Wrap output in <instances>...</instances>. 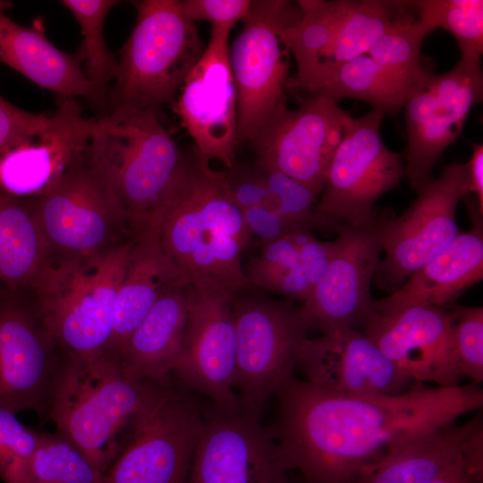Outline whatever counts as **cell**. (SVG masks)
<instances>
[{
  "instance_id": "obj_1",
  "label": "cell",
  "mask_w": 483,
  "mask_h": 483,
  "mask_svg": "<svg viewBox=\"0 0 483 483\" xmlns=\"http://www.w3.org/2000/svg\"><path fill=\"white\" fill-rule=\"evenodd\" d=\"M275 394L278 413L269 430L302 483H355L391 446L483 406L474 383L452 388L419 383L395 395H347L292 374Z\"/></svg>"
},
{
  "instance_id": "obj_2",
  "label": "cell",
  "mask_w": 483,
  "mask_h": 483,
  "mask_svg": "<svg viewBox=\"0 0 483 483\" xmlns=\"http://www.w3.org/2000/svg\"><path fill=\"white\" fill-rule=\"evenodd\" d=\"M149 219L157 225L163 253L191 285L232 295L250 287L241 256L252 237L226 172L214 170L195 148L183 154Z\"/></svg>"
},
{
  "instance_id": "obj_3",
  "label": "cell",
  "mask_w": 483,
  "mask_h": 483,
  "mask_svg": "<svg viewBox=\"0 0 483 483\" xmlns=\"http://www.w3.org/2000/svg\"><path fill=\"white\" fill-rule=\"evenodd\" d=\"M154 382L129 378L118 359L85 360L66 350L55 378L47 420L102 474L119 440L146 402Z\"/></svg>"
},
{
  "instance_id": "obj_4",
  "label": "cell",
  "mask_w": 483,
  "mask_h": 483,
  "mask_svg": "<svg viewBox=\"0 0 483 483\" xmlns=\"http://www.w3.org/2000/svg\"><path fill=\"white\" fill-rule=\"evenodd\" d=\"M136 237L91 257L49 260L24 293L56 341L82 359L106 352L117 293Z\"/></svg>"
},
{
  "instance_id": "obj_5",
  "label": "cell",
  "mask_w": 483,
  "mask_h": 483,
  "mask_svg": "<svg viewBox=\"0 0 483 483\" xmlns=\"http://www.w3.org/2000/svg\"><path fill=\"white\" fill-rule=\"evenodd\" d=\"M87 153L122 208L140 230L170 187L183 154L156 114L147 108L120 107Z\"/></svg>"
},
{
  "instance_id": "obj_6",
  "label": "cell",
  "mask_w": 483,
  "mask_h": 483,
  "mask_svg": "<svg viewBox=\"0 0 483 483\" xmlns=\"http://www.w3.org/2000/svg\"><path fill=\"white\" fill-rule=\"evenodd\" d=\"M137 20L123 47L109 102L111 109L155 110L173 104L205 47L179 0L134 2Z\"/></svg>"
},
{
  "instance_id": "obj_7",
  "label": "cell",
  "mask_w": 483,
  "mask_h": 483,
  "mask_svg": "<svg viewBox=\"0 0 483 483\" xmlns=\"http://www.w3.org/2000/svg\"><path fill=\"white\" fill-rule=\"evenodd\" d=\"M49 260L106 252L139 232L91 162L87 148L41 195L29 198Z\"/></svg>"
},
{
  "instance_id": "obj_8",
  "label": "cell",
  "mask_w": 483,
  "mask_h": 483,
  "mask_svg": "<svg viewBox=\"0 0 483 483\" xmlns=\"http://www.w3.org/2000/svg\"><path fill=\"white\" fill-rule=\"evenodd\" d=\"M171 376L125 428L99 483H187L202 408Z\"/></svg>"
},
{
  "instance_id": "obj_9",
  "label": "cell",
  "mask_w": 483,
  "mask_h": 483,
  "mask_svg": "<svg viewBox=\"0 0 483 483\" xmlns=\"http://www.w3.org/2000/svg\"><path fill=\"white\" fill-rule=\"evenodd\" d=\"M232 311L233 390L241 410L261 419L271 396L293 374L309 327L292 301L272 300L251 286L233 295Z\"/></svg>"
},
{
  "instance_id": "obj_10",
  "label": "cell",
  "mask_w": 483,
  "mask_h": 483,
  "mask_svg": "<svg viewBox=\"0 0 483 483\" xmlns=\"http://www.w3.org/2000/svg\"><path fill=\"white\" fill-rule=\"evenodd\" d=\"M299 5L289 1H252L243 27L229 53L237 91V141H252L285 102L290 50L281 30L300 19Z\"/></svg>"
},
{
  "instance_id": "obj_11",
  "label": "cell",
  "mask_w": 483,
  "mask_h": 483,
  "mask_svg": "<svg viewBox=\"0 0 483 483\" xmlns=\"http://www.w3.org/2000/svg\"><path fill=\"white\" fill-rule=\"evenodd\" d=\"M385 114L372 109L353 118L329 164L318 213L326 230L359 225L378 215L374 204L404 175L403 157L388 149L380 135Z\"/></svg>"
},
{
  "instance_id": "obj_12",
  "label": "cell",
  "mask_w": 483,
  "mask_h": 483,
  "mask_svg": "<svg viewBox=\"0 0 483 483\" xmlns=\"http://www.w3.org/2000/svg\"><path fill=\"white\" fill-rule=\"evenodd\" d=\"M416 192L408 208L398 216H388L382 226L385 257L374 280L377 288L391 293L459 234L456 209L471 193L467 164L447 165Z\"/></svg>"
},
{
  "instance_id": "obj_13",
  "label": "cell",
  "mask_w": 483,
  "mask_h": 483,
  "mask_svg": "<svg viewBox=\"0 0 483 483\" xmlns=\"http://www.w3.org/2000/svg\"><path fill=\"white\" fill-rule=\"evenodd\" d=\"M353 117L336 100L314 94L290 109L280 105L256 134L257 162L284 174L314 196L322 193L332 157Z\"/></svg>"
},
{
  "instance_id": "obj_14",
  "label": "cell",
  "mask_w": 483,
  "mask_h": 483,
  "mask_svg": "<svg viewBox=\"0 0 483 483\" xmlns=\"http://www.w3.org/2000/svg\"><path fill=\"white\" fill-rule=\"evenodd\" d=\"M482 97L480 57L463 55L450 71L434 74L409 96L403 106L404 174L415 191L433 179L436 160L460 136L470 109Z\"/></svg>"
},
{
  "instance_id": "obj_15",
  "label": "cell",
  "mask_w": 483,
  "mask_h": 483,
  "mask_svg": "<svg viewBox=\"0 0 483 483\" xmlns=\"http://www.w3.org/2000/svg\"><path fill=\"white\" fill-rule=\"evenodd\" d=\"M66 348L42 323L29 297H0V405L36 412L46 421Z\"/></svg>"
},
{
  "instance_id": "obj_16",
  "label": "cell",
  "mask_w": 483,
  "mask_h": 483,
  "mask_svg": "<svg viewBox=\"0 0 483 483\" xmlns=\"http://www.w3.org/2000/svg\"><path fill=\"white\" fill-rule=\"evenodd\" d=\"M187 483H292L280 447L261 419L211 403Z\"/></svg>"
},
{
  "instance_id": "obj_17",
  "label": "cell",
  "mask_w": 483,
  "mask_h": 483,
  "mask_svg": "<svg viewBox=\"0 0 483 483\" xmlns=\"http://www.w3.org/2000/svg\"><path fill=\"white\" fill-rule=\"evenodd\" d=\"M388 212L371 222L343 225L322 277L301 306L309 328L323 334L362 328L370 311V286L382 251L381 232Z\"/></svg>"
},
{
  "instance_id": "obj_18",
  "label": "cell",
  "mask_w": 483,
  "mask_h": 483,
  "mask_svg": "<svg viewBox=\"0 0 483 483\" xmlns=\"http://www.w3.org/2000/svg\"><path fill=\"white\" fill-rule=\"evenodd\" d=\"M232 294L189 286L182 351L172 373L188 391L229 411L241 409L233 390L236 332Z\"/></svg>"
},
{
  "instance_id": "obj_19",
  "label": "cell",
  "mask_w": 483,
  "mask_h": 483,
  "mask_svg": "<svg viewBox=\"0 0 483 483\" xmlns=\"http://www.w3.org/2000/svg\"><path fill=\"white\" fill-rule=\"evenodd\" d=\"M231 30L212 28L208 46L181 85L174 101L182 126L195 148L227 170L235 162L237 91L230 65Z\"/></svg>"
},
{
  "instance_id": "obj_20",
  "label": "cell",
  "mask_w": 483,
  "mask_h": 483,
  "mask_svg": "<svg viewBox=\"0 0 483 483\" xmlns=\"http://www.w3.org/2000/svg\"><path fill=\"white\" fill-rule=\"evenodd\" d=\"M363 333L409 378L438 387L460 386L461 374L447 307L410 305L370 309Z\"/></svg>"
},
{
  "instance_id": "obj_21",
  "label": "cell",
  "mask_w": 483,
  "mask_h": 483,
  "mask_svg": "<svg viewBox=\"0 0 483 483\" xmlns=\"http://www.w3.org/2000/svg\"><path fill=\"white\" fill-rule=\"evenodd\" d=\"M104 124V117H84L74 97H60L47 127L0 149V192L18 198L41 195Z\"/></svg>"
},
{
  "instance_id": "obj_22",
  "label": "cell",
  "mask_w": 483,
  "mask_h": 483,
  "mask_svg": "<svg viewBox=\"0 0 483 483\" xmlns=\"http://www.w3.org/2000/svg\"><path fill=\"white\" fill-rule=\"evenodd\" d=\"M297 367L305 381L347 395H395L419 383L399 371L377 346L356 328L306 338Z\"/></svg>"
},
{
  "instance_id": "obj_23",
  "label": "cell",
  "mask_w": 483,
  "mask_h": 483,
  "mask_svg": "<svg viewBox=\"0 0 483 483\" xmlns=\"http://www.w3.org/2000/svg\"><path fill=\"white\" fill-rule=\"evenodd\" d=\"M225 172L233 199L261 244L301 230H326L317 197L297 181L258 162Z\"/></svg>"
},
{
  "instance_id": "obj_24",
  "label": "cell",
  "mask_w": 483,
  "mask_h": 483,
  "mask_svg": "<svg viewBox=\"0 0 483 483\" xmlns=\"http://www.w3.org/2000/svg\"><path fill=\"white\" fill-rule=\"evenodd\" d=\"M481 414L418 433L391 446L355 483H431L462 460L483 474Z\"/></svg>"
},
{
  "instance_id": "obj_25",
  "label": "cell",
  "mask_w": 483,
  "mask_h": 483,
  "mask_svg": "<svg viewBox=\"0 0 483 483\" xmlns=\"http://www.w3.org/2000/svg\"><path fill=\"white\" fill-rule=\"evenodd\" d=\"M472 227L459 233L443 250L412 273L394 292L373 300L370 309L410 305L446 307L483 278L482 213L476 200L468 203Z\"/></svg>"
},
{
  "instance_id": "obj_26",
  "label": "cell",
  "mask_w": 483,
  "mask_h": 483,
  "mask_svg": "<svg viewBox=\"0 0 483 483\" xmlns=\"http://www.w3.org/2000/svg\"><path fill=\"white\" fill-rule=\"evenodd\" d=\"M12 5L0 0V63L60 97H82L102 106L82 68L83 57L53 45L38 27H25L6 14Z\"/></svg>"
},
{
  "instance_id": "obj_27",
  "label": "cell",
  "mask_w": 483,
  "mask_h": 483,
  "mask_svg": "<svg viewBox=\"0 0 483 483\" xmlns=\"http://www.w3.org/2000/svg\"><path fill=\"white\" fill-rule=\"evenodd\" d=\"M189 286L185 279L169 285L127 340L119 361L129 378L157 383L171 377L182 346Z\"/></svg>"
},
{
  "instance_id": "obj_28",
  "label": "cell",
  "mask_w": 483,
  "mask_h": 483,
  "mask_svg": "<svg viewBox=\"0 0 483 483\" xmlns=\"http://www.w3.org/2000/svg\"><path fill=\"white\" fill-rule=\"evenodd\" d=\"M181 279L185 278L163 253L157 225L149 219L139 232L130 254L117 293L111 337L105 354L119 360L127 340L160 295Z\"/></svg>"
},
{
  "instance_id": "obj_29",
  "label": "cell",
  "mask_w": 483,
  "mask_h": 483,
  "mask_svg": "<svg viewBox=\"0 0 483 483\" xmlns=\"http://www.w3.org/2000/svg\"><path fill=\"white\" fill-rule=\"evenodd\" d=\"M335 250V241H320L311 231L301 230L261 244L246 277L257 290L304 301L325 273Z\"/></svg>"
},
{
  "instance_id": "obj_30",
  "label": "cell",
  "mask_w": 483,
  "mask_h": 483,
  "mask_svg": "<svg viewBox=\"0 0 483 483\" xmlns=\"http://www.w3.org/2000/svg\"><path fill=\"white\" fill-rule=\"evenodd\" d=\"M414 1L348 0L343 19L328 46L302 72L288 80L286 89L309 90L338 66L366 55L391 28L413 15Z\"/></svg>"
},
{
  "instance_id": "obj_31",
  "label": "cell",
  "mask_w": 483,
  "mask_h": 483,
  "mask_svg": "<svg viewBox=\"0 0 483 483\" xmlns=\"http://www.w3.org/2000/svg\"><path fill=\"white\" fill-rule=\"evenodd\" d=\"M48 259L29 198L0 192V284L27 293Z\"/></svg>"
},
{
  "instance_id": "obj_32",
  "label": "cell",
  "mask_w": 483,
  "mask_h": 483,
  "mask_svg": "<svg viewBox=\"0 0 483 483\" xmlns=\"http://www.w3.org/2000/svg\"><path fill=\"white\" fill-rule=\"evenodd\" d=\"M335 100L364 101L386 114H396L411 91L380 68L369 55L356 57L330 72L309 90Z\"/></svg>"
},
{
  "instance_id": "obj_33",
  "label": "cell",
  "mask_w": 483,
  "mask_h": 483,
  "mask_svg": "<svg viewBox=\"0 0 483 483\" xmlns=\"http://www.w3.org/2000/svg\"><path fill=\"white\" fill-rule=\"evenodd\" d=\"M430 32L418 18L405 21L388 30L366 55L412 93L434 75L421 54Z\"/></svg>"
},
{
  "instance_id": "obj_34",
  "label": "cell",
  "mask_w": 483,
  "mask_h": 483,
  "mask_svg": "<svg viewBox=\"0 0 483 483\" xmlns=\"http://www.w3.org/2000/svg\"><path fill=\"white\" fill-rule=\"evenodd\" d=\"M348 0H300V19L281 30L293 54L297 72L306 70L331 44L346 12Z\"/></svg>"
},
{
  "instance_id": "obj_35",
  "label": "cell",
  "mask_w": 483,
  "mask_h": 483,
  "mask_svg": "<svg viewBox=\"0 0 483 483\" xmlns=\"http://www.w3.org/2000/svg\"><path fill=\"white\" fill-rule=\"evenodd\" d=\"M118 3L116 0L62 1L80 27L83 41L80 50L84 72L102 105L108 85L114 80L118 68L117 59L106 44L104 23L109 10Z\"/></svg>"
},
{
  "instance_id": "obj_36",
  "label": "cell",
  "mask_w": 483,
  "mask_h": 483,
  "mask_svg": "<svg viewBox=\"0 0 483 483\" xmlns=\"http://www.w3.org/2000/svg\"><path fill=\"white\" fill-rule=\"evenodd\" d=\"M419 21L432 32L441 28L454 37L461 55L480 57L483 53L482 0L414 1Z\"/></svg>"
},
{
  "instance_id": "obj_37",
  "label": "cell",
  "mask_w": 483,
  "mask_h": 483,
  "mask_svg": "<svg viewBox=\"0 0 483 483\" xmlns=\"http://www.w3.org/2000/svg\"><path fill=\"white\" fill-rule=\"evenodd\" d=\"M101 473L61 434L41 432L28 483H99Z\"/></svg>"
},
{
  "instance_id": "obj_38",
  "label": "cell",
  "mask_w": 483,
  "mask_h": 483,
  "mask_svg": "<svg viewBox=\"0 0 483 483\" xmlns=\"http://www.w3.org/2000/svg\"><path fill=\"white\" fill-rule=\"evenodd\" d=\"M13 411L0 405V479L28 483L32 457L41 432L22 424Z\"/></svg>"
},
{
  "instance_id": "obj_39",
  "label": "cell",
  "mask_w": 483,
  "mask_h": 483,
  "mask_svg": "<svg viewBox=\"0 0 483 483\" xmlns=\"http://www.w3.org/2000/svg\"><path fill=\"white\" fill-rule=\"evenodd\" d=\"M448 309L461 377L479 385L483 380V308L456 305Z\"/></svg>"
},
{
  "instance_id": "obj_40",
  "label": "cell",
  "mask_w": 483,
  "mask_h": 483,
  "mask_svg": "<svg viewBox=\"0 0 483 483\" xmlns=\"http://www.w3.org/2000/svg\"><path fill=\"white\" fill-rule=\"evenodd\" d=\"M182 7L193 22L208 21L212 28L229 29L249 14L250 0H182Z\"/></svg>"
},
{
  "instance_id": "obj_41",
  "label": "cell",
  "mask_w": 483,
  "mask_h": 483,
  "mask_svg": "<svg viewBox=\"0 0 483 483\" xmlns=\"http://www.w3.org/2000/svg\"><path fill=\"white\" fill-rule=\"evenodd\" d=\"M51 115L22 110L0 96V149L47 127Z\"/></svg>"
},
{
  "instance_id": "obj_42",
  "label": "cell",
  "mask_w": 483,
  "mask_h": 483,
  "mask_svg": "<svg viewBox=\"0 0 483 483\" xmlns=\"http://www.w3.org/2000/svg\"><path fill=\"white\" fill-rule=\"evenodd\" d=\"M469 172L470 192L475 193L479 211L483 214V145L473 144L469 162L466 163Z\"/></svg>"
},
{
  "instance_id": "obj_43",
  "label": "cell",
  "mask_w": 483,
  "mask_h": 483,
  "mask_svg": "<svg viewBox=\"0 0 483 483\" xmlns=\"http://www.w3.org/2000/svg\"><path fill=\"white\" fill-rule=\"evenodd\" d=\"M483 474L479 473L468 460L453 465L431 483H482Z\"/></svg>"
},
{
  "instance_id": "obj_44",
  "label": "cell",
  "mask_w": 483,
  "mask_h": 483,
  "mask_svg": "<svg viewBox=\"0 0 483 483\" xmlns=\"http://www.w3.org/2000/svg\"><path fill=\"white\" fill-rule=\"evenodd\" d=\"M7 291L0 284V297L3 296Z\"/></svg>"
},
{
  "instance_id": "obj_45",
  "label": "cell",
  "mask_w": 483,
  "mask_h": 483,
  "mask_svg": "<svg viewBox=\"0 0 483 483\" xmlns=\"http://www.w3.org/2000/svg\"><path fill=\"white\" fill-rule=\"evenodd\" d=\"M292 483H302V482L301 481V482H295V481L292 480Z\"/></svg>"
}]
</instances>
